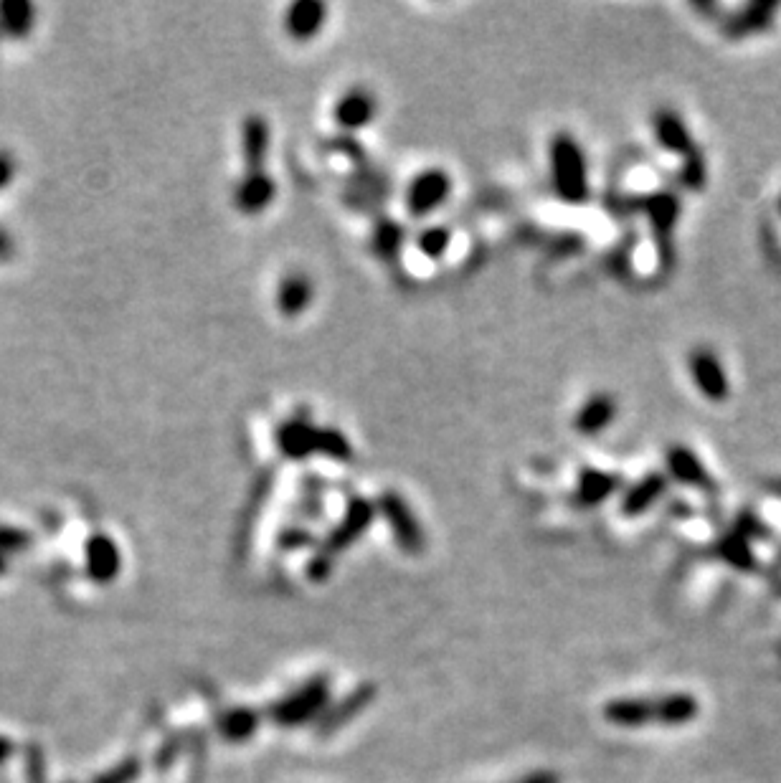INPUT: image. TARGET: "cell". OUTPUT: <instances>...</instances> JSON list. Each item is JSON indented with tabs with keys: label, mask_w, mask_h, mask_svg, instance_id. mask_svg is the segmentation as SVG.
Masks as SVG:
<instances>
[{
	"label": "cell",
	"mask_w": 781,
	"mask_h": 783,
	"mask_svg": "<svg viewBox=\"0 0 781 783\" xmlns=\"http://www.w3.org/2000/svg\"><path fill=\"white\" fill-rule=\"evenodd\" d=\"M376 510L381 512L383 520L388 522V528L394 533V540L399 543V548L406 555H421L426 548L424 530H421L419 520H416L414 510L409 507V502L394 490L381 492L376 502Z\"/></svg>",
	"instance_id": "obj_5"
},
{
	"label": "cell",
	"mask_w": 781,
	"mask_h": 783,
	"mask_svg": "<svg viewBox=\"0 0 781 783\" xmlns=\"http://www.w3.org/2000/svg\"><path fill=\"white\" fill-rule=\"evenodd\" d=\"M16 170H18V163H16V158H13L11 150H0V191L13 183V178H16Z\"/></svg>",
	"instance_id": "obj_30"
},
{
	"label": "cell",
	"mask_w": 781,
	"mask_h": 783,
	"mask_svg": "<svg viewBox=\"0 0 781 783\" xmlns=\"http://www.w3.org/2000/svg\"><path fill=\"white\" fill-rule=\"evenodd\" d=\"M449 193H452V178L447 175V170H421V173L411 180L409 188H406V211L416 218L429 216V213L437 211V208L447 201Z\"/></svg>",
	"instance_id": "obj_6"
},
{
	"label": "cell",
	"mask_w": 781,
	"mask_h": 783,
	"mask_svg": "<svg viewBox=\"0 0 781 783\" xmlns=\"http://www.w3.org/2000/svg\"><path fill=\"white\" fill-rule=\"evenodd\" d=\"M36 21V8L31 3H0V31L18 39L26 36Z\"/></svg>",
	"instance_id": "obj_24"
},
{
	"label": "cell",
	"mask_w": 781,
	"mask_h": 783,
	"mask_svg": "<svg viewBox=\"0 0 781 783\" xmlns=\"http://www.w3.org/2000/svg\"><path fill=\"white\" fill-rule=\"evenodd\" d=\"M667 490V477L662 472L645 474V477L634 482L632 487H627L622 497V515L627 517H639L645 515Z\"/></svg>",
	"instance_id": "obj_17"
},
{
	"label": "cell",
	"mask_w": 781,
	"mask_h": 783,
	"mask_svg": "<svg viewBox=\"0 0 781 783\" xmlns=\"http://www.w3.org/2000/svg\"><path fill=\"white\" fill-rule=\"evenodd\" d=\"M376 112H378V104L371 89L353 87L348 89L338 102H335L333 117L335 122H338V127H343V130L348 132H355L371 125V122L376 120Z\"/></svg>",
	"instance_id": "obj_9"
},
{
	"label": "cell",
	"mask_w": 781,
	"mask_h": 783,
	"mask_svg": "<svg viewBox=\"0 0 781 783\" xmlns=\"http://www.w3.org/2000/svg\"><path fill=\"white\" fill-rule=\"evenodd\" d=\"M277 196V183L269 173L264 170H252L241 178V183L236 185L234 201L236 208L246 216H257L264 208H269V203Z\"/></svg>",
	"instance_id": "obj_13"
},
{
	"label": "cell",
	"mask_w": 781,
	"mask_h": 783,
	"mask_svg": "<svg viewBox=\"0 0 781 783\" xmlns=\"http://www.w3.org/2000/svg\"><path fill=\"white\" fill-rule=\"evenodd\" d=\"M718 555H721L723 561L728 563V566L738 568V571H754L756 566V558L754 553H751L749 543H746V538H743L741 533H731L726 535V538L718 543Z\"/></svg>",
	"instance_id": "obj_25"
},
{
	"label": "cell",
	"mask_w": 781,
	"mask_h": 783,
	"mask_svg": "<svg viewBox=\"0 0 781 783\" xmlns=\"http://www.w3.org/2000/svg\"><path fill=\"white\" fill-rule=\"evenodd\" d=\"M373 700H376V687L373 685L355 687L353 692H348L343 700L333 702V705H330L328 710H325V713L317 718V735L328 738V735L338 733V730L345 728L350 720L358 718V715H361Z\"/></svg>",
	"instance_id": "obj_8"
},
{
	"label": "cell",
	"mask_w": 781,
	"mask_h": 783,
	"mask_svg": "<svg viewBox=\"0 0 781 783\" xmlns=\"http://www.w3.org/2000/svg\"><path fill=\"white\" fill-rule=\"evenodd\" d=\"M373 517H376V502L366 500V497H353V500L348 502V507H345V515L340 517V522L333 528V533L325 538V543L320 545V550H317L312 558L325 563L328 568H333L335 558L366 535V530L371 528Z\"/></svg>",
	"instance_id": "obj_4"
},
{
	"label": "cell",
	"mask_w": 781,
	"mask_h": 783,
	"mask_svg": "<svg viewBox=\"0 0 781 783\" xmlns=\"http://www.w3.org/2000/svg\"><path fill=\"white\" fill-rule=\"evenodd\" d=\"M779 213H781V198H779Z\"/></svg>",
	"instance_id": "obj_33"
},
{
	"label": "cell",
	"mask_w": 781,
	"mask_h": 783,
	"mask_svg": "<svg viewBox=\"0 0 781 783\" xmlns=\"http://www.w3.org/2000/svg\"><path fill=\"white\" fill-rule=\"evenodd\" d=\"M259 728V713L252 707H234L229 713L219 718V733L221 738L231 740V743H241V740L252 738Z\"/></svg>",
	"instance_id": "obj_22"
},
{
	"label": "cell",
	"mask_w": 781,
	"mask_h": 783,
	"mask_svg": "<svg viewBox=\"0 0 781 783\" xmlns=\"http://www.w3.org/2000/svg\"><path fill=\"white\" fill-rule=\"evenodd\" d=\"M317 454L335 459V462H350L353 459V444H350L343 431L320 429L317 431Z\"/></svg>",
	"instance_id": "obj_26"
},
{
	"label": "cell",
	"mask_w": 781,
	"mask_h": 783,
	"mask_svg": "<svg viewBox=\"0 0 781 783\" xmlns=\"http://www.w3.org/2000/svg\"><path fill=\"white\" fill-rule=\"evenodd\" d=\"M328 6L320 0H297L284 11V33L295 41H310L323 31Z\"/></svg>",
	"instance_id": "obj_11"
},
{
	"label": "cell",
	"mask_w": 781,
	"mask_h": 783,
	"mask_svg": "<svg viewBox=\"0 0 781 783\" xmlns=\"http://www.w3.org/2000/svg\"><path fill=\"white\" fill-rule=\"evenodd\" d=\"M404 246V229L396 221H381L373 231V251L381 259H394Z\"/></svg>",
	"instance_id": "obj_27"
},
{
	"label": "cell",
	"mask_w": 781,
	"mask_h": 783,
	"mask_svg": "<svg viewBox=\"0 0 781 783\" xmlns=\"http://www.w3.org/2000/svg\"><path fill=\"white\" fill-rule=\"evenodd\" d=\"M688 370L700 396L713 403L726 401L728 393H731V386H728L726 368H723L721 358H718L716 353H710L708 348L693 350V353L688 355Z\"/></svg>",
	"instance_id": "obj_7"
},
{
	"label": "cell",
	"mask_w": 781,
	"mask_h": 783,
	"mask_svg": "<svg viewBox=\"0 0 781 783\" xmlns=\"http://www.w3.org/2000/svg\"><path fill=\"white\" fill-rule=\"evenodd\" d=\"M683 183L688 185V188H693V191H700L705 183V163L703 158H700V153L695 150L690 158H685V165H683Z\"/></svg>",
	"instance_id": "obj_29"
},
{
	"label": "cell",
	"mask_w": 781,
	"mask_h": 783,
	"mask_svg": "<svg viewBox=\"0 0 781 783\" xmlns=\"http://www.w3.org/2000/svg\"><path fill=\"white\" fill-rule=\"evenodd\" d=\"M642 211L650 216L652 229L657 231L660 236H667L672 229H675V223H678V213H680V201L670 193H655V196L642 198Z\"/></svg>",
	"instance_id": "obj_21"
},
{
	"label": "cell",
	"mask_w": 781,
	"mask_h": 783,
	"mask_svg": "<svg viewBox=\"0 0 781 783\" xmlns=\"http://www.w3.org/2000/svg\"><path fill=\"white\" fill-rule=\"evenodd\" d=\"M330 702V680L325 675H317L307 680L305 685L297 687L292 695L282 697L277 705L269 710V718L282 728H297L310 720L320 718L328 710Z\"/></svg>",
	"instance_id": "obj_3"
},
{
	"label": "cell",
	"mask_w": 781,
	"mask_h": 783,
	"mask_svg": "<svg viewBox=\"0 0 781 783\" xmlns=\"http://www.w3.org/2000/svg\"><path fill=\"white\" fill-rule=\"evenodd\" d=\"M700 702L688 692H670L657 697H619L604 705L607 723L619 728L645 725H685L698 718Z\"/></svg>",
	"instance_id": "obj_1"
},
{
	"label": "cell",
	"mask_w": 781,
	"mask_h": 783,
	"mask_svg": "<svg viewBox=\"0 0 781 783\" xmlns=\"http://www.w3.org/2000/svg\"><path fill=\"white\" fill-rule=\"evenodd\" d=\"M449 244H452V234L444 226H432V229H424L416 239V246H419L421 254L426 259H442L447 254Z\"/></svg>",
	"instance_id": "obj_28"
},
{
	"label": "cell",
	"mask_w": 781,
	"mask_h": 783,
	"mask_svg": "<svg viewBox=\"0 0 781 783\" xmlns=\"http://www.w3.org/2000/svg\"><path fill=\"white\" fill-rule=\"evenodd\" d=\"M317 431L320 426H315L307 419H287L279 424L277 429V446L284 459H292V462H300V459L312 457L317 454Z\"/></svg>",
	"instance_id": "obj_10"
},
{
	"label": "cell",
	"mask_w": 781,
	"mask_h": 783,
	"mask_svg": "<svg viewBox=\"0 0 781 783\" xmlns=\"http://www.w3.org/2000/svg\"><path fill=\"white\" fill-rule=\"evenodd\" d=\"M665 467L672 479L688 487H708L710 477L705 472V464L700 462L698 454L685 444H672L665 454Z\"/></svg>",
	"instance_id": "obj_16"
},
{
	"label": "cell",
	"mask_w": 781,
	"mask_h": 783,
	"mask_svg": "<svg viewBox=\"0 0 781 783\" xmlns=\"http://www.w3.org/2000/svg\"><path fill=\"white\" fill-rule=\"evenodd\" d=\"M120 550L107 535H94L87 543V568L94 581H112L120 573Z\"/></svg>",
	"instance_id": "obj_20"
},
{
	"label": "cell",
	"mask_w": 781,
	"mask_h": 783,
	"mask_svg": "<svg viewBox=\"0 0 781 783\" xmlns=\"http://www.w3.org/2000/svg\"><path fill=\"white\" fill-rule=\"evenodd\" d=\"M652 130H655L657 142L665 147L667 153L683 155V158H690L695 153L693 135H690L688 125H685L683 117L675 109H657L655 115H652Z\"/></svg>",
	"instance_id": "obj_12"
},
{
	"label": "cell",
	"mask_w": 781,
	"mask_h": 783,
	"mask_svg": "<svg viewBox=\"0 0 781 783\" xmlns=\"http://www.w3.org/2000/svg\"><path fill=\"white\" fill-rule=\"evenodd\" d=\"M776 11H779V3H751L741 16L733 18V23H728V36H749V33L764 31Z\"/></svg>",
	"instance_id": "obj_23"
},
{
	"label": "cell",
	"mask_w": 781,
	"mask_h": 783,
	"mask_svg": "<svg viewBox=\"0 0 781 783\" xmlns=\"http://www.w3.org/2000/svg\"><path fill=\"white\" fill-rule=\"evenodd\" d=\"M269 140H272V130H269V122L262 115L244 117V122H241V155H244L246 173L264 170Z\"/></svg>",
	"instance_id": "obj_14"
},
{
	"label": "cell",
	"mask_w": 781,
	"mask_h": 783,
	"mask_svg": "<svg viewBox=\"0 0 781 783\" xmlns=\"http://www.w3.org/2000/svg\"><path fill=\"white\" fill-rule=\"evenodd\" d=\"M551 160V183L563 203L581 206L589 198V168L579 140L568 132H558L548 147Z\"/></svg>",
	"instance_id": "obj_2"
},
{
	"label": "cell",
	"mask_w": 781,
	"mask_h": 783,
	"mask_svg": "<svg viewBox=\"0 0 781 783\" xmlns=\"http://www.w3.org/2000/svg\"><path fill=\"white\" fill-rule=\"evenodd\" d=\"M312 282L302 272H290L282 277L277 289V310L282 317H297L310 307Z\"/></svg>",
	"instance_id": "obj_18"
},
{
	"label": "cell",
	"mask_w": 781,
	"mask_h": 783,
	"mask_svg": "<svg viewBox=\"0 0 781 783\" xmlns=\"http://www.w3.org/2000/svg\"><path fill=\"white\" fill-rule=\"evenodd\" d=\"M513 783H561V776H558L556 771H533L525 773L523 778H518V781Z\"/></svg>",
	"instance_id": "obj_31"
},
{
	"label": "cell",
	"mask_w": 781,
	"mask_h": 783,
	"mask_svg": "<svg viewBox=\"0 0 781 783\" xmlns=\"http://www.w3.org/2000/svg\"><path fill=\"white\" fill-rule=\"evenodd\" d=\"M622 479L612 472H601V469H584L579 474V484H576V502L581 507H596L619 490Z\"/></svg>",
	"instance_id": "obj_19"
},
{
	"label": "cell",
	"mask_w": 781,
	"mask_h": 783,
	"mask_svg": "<svg viewBox=\"0 0 781 783\" xmlns=\"http://www.w3.org/2000/svg\"><path fill=\"white\" fill-rule=\"evenodd\" d=\"M13 254H16V241L6 229H0V261L13 259Z\"/></svg>",
	"instance_id": "obj_32"
},
{
	"label": "cell",
	"mask_w": 781,
	"mask_h": 783,
	"mask_svg": "<svg viewBox=\"0 0 781 783\" xmlns=\"http://www.w3.org/2000/svg\"><path fill=\"white\" fill-rule=\"evenodd\" d=\"M614 419H617V401L609 393H594L579 408V414L574 419V429L581 436H596L601 431H607Z\"/></svg>",
	"instance_id": "obj_15"
}]
</instances>
